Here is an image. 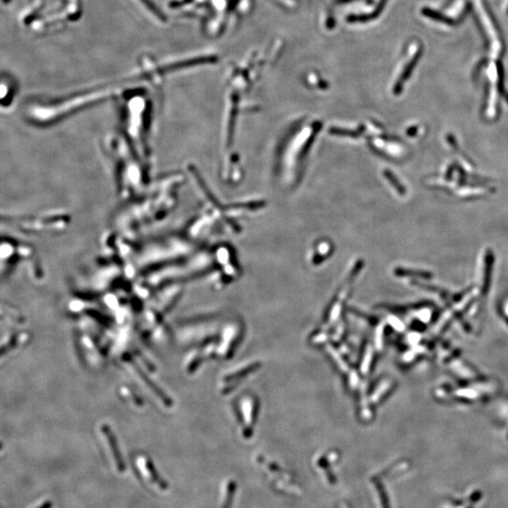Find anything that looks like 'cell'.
I'll use <instances>...</instances> for the list:
<instances>
[{
  "instance_id": "6da1fadb",
  "label": "cell",
  "mask_w": 508,
  "mask_h": 508,
  "mask_svg": "<svg viewBox=\"0 0 508 508\" xmlns=\"http://www.w3.org/2000/svg\"><path fill=\"white\" fill-rule=\"evenodd\" d=\"M102 429H103L102 431H103L104 438H105V440L107 442V444H108V446L110 447V449L112 451L111 453H112L113 457H114V460H115L117 466H118V469L121 470V471L125 470V465L122 462V456H121L120 450H119V448H118V446L116 444V441H115V438H114L112 433L105 426H103Z\"/></svg>"
},
{
  "instance_id": "7a4b0ae2",
  "label": "cell",
  "mask_w": 508,
  "mask_h": 508,
  "mask_svg": "<svg viewBox=\"0 0 508 508\" xmlns=\"http://www.w3.org/2000/svg\"><path fill=\"white\" fill-rule=\"evenodd\" d=\"M421 56V53L418 52V54H416V56H414L413 58L411 59V61L406 65V69L403 72V74L401 75V77L398 79L397 83L395 85V94H398L399 93H401V90H402V87L404 85L405 82L407 80V78L409 77V75H411L412 71H413L414 67L417 64L419 58Z\"/></svg>"
},
{
  "instance_id": "3957f363",
  "label": "cell",
  "mask_w": 508,
  "mask_h": 508,
  "mask_svg": "<svg viewBox=\"0 0 508 508\" xmlns=\"http://www.w3.org/2000/svg\"><path fill=\"white\" fill-rule=\"evenodd\" d=\"M386 2H387V0H380V3L376 7V10L374 12L368 14V15H351V16L348 17V20L349 22H364V21H369V20L375 19L381 12V10L383 9V7L385 6Z\"/></svg>"
},
{
  "instance_id": "277c9868",
  "label": "cell",
  "mask_w": 508,
  "mask_h": 508,
  "mask_svg": "<svg viewBox=\"0 0 508 508\" xmlns=\"http://www.w3.org/2000/svg\"><path fill=\"white\" fill-rule=\"evenodd\" d=\"M422 12H423L424 16L429 17V18L433 19L435 21H440V22H442V23L447 24V25H454L455 24V22L452 19L444 16L443 14L436 11V10H433V9H428V8H423Z\"/></svg>"
},
{
  "instance_id": "5b68a950",
  "label": "cell",
  "mask_w": 508,
  "mask_h": 508,
  "mask_svg": "<svg viewBox=\"0 0 508 508\" xmlns=\"http://www.w3.org/2000/svg\"><path fill=\"white\" fill-rule=\"evenodd\" d=\"M498 74H499V83H498V89L500 94H502L508 102V94L506 93L505 91V86H504V72H503V67L502 65H498Z\"/></svg>"
}]
</instances>
